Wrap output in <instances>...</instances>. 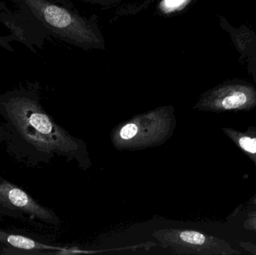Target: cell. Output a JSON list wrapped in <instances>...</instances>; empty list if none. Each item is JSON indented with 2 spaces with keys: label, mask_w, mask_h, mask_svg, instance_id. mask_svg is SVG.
<instances>
[{
  "label": "cell",
  "mask_w": 256,
  "mask_h": 255,
  "mask_svg": "<svg viewBox=\"0 0 256 255\" xmlns=\"http://www.w3.org/2000/svg\"><path fill=\"white\" fill-rule=\"evenodd\" d=\"M6 107L18 131L37 149L64 156L69 161L75 160L84 170L92 166L86 142L54 122L37 102L27 97H14Z\"/></svg>",
  "instance_id": "obj_1"
},
{
  "label": "cell",
  "mask_w": 256,
  "mask_h": 255,
  "mask_svg": "<svg viewBox=\"0 0 256 255\" xmlns=\"http://www.w3.org/2000/svg\"><path fill=\"white\" fill-rule=\"evenodd\" d=\"M32 14L54 35L85 50L106 49L98 25L72 7L50 0H25Z\"/></svg>",
  "instance_id": "obj_2"
},
{
  "label": "cell",
  "mask_w": 256,
  "mask_h": 255,
  "mask_svg": "<svg viewBox=\"0 0 256 255\" xmlns=\"http://www.w3.org/2000/svg\"><path fill=\"white\" fill-rule=\"evenodd\" d=\"M176 117L172 106H162L118 124L110 133L118 151H138L165 143L174 133Z\"/></svg>",
  "instance_id": "obj_3"
},
{
  "label": "cell",
  "mask_w": 256,
  "mask_h": 255,
  "mask_svg": "<svg viewBox=\"0 0 256 255\" xmlns=\"http://www.w3.org/2000/svg\"><path fill=\"white\" fill-rule=\"evenodd\" d=\"M152 238L162 248L173 254L196 255H242L231 244L218 237L198 231L184 229H162L155 231Z\"/></svg>",
  "instance_id": "obj_4"
},
{
  "label": "cell",
  "mask_w": 256,
  "mask_h": 255,
  "mask_svg": "<svg viewBox=\"0 0 256 255\" xmlns=\"http://www.w3.org/2000/svg\"><path fill=\"white\" fill-rule=\"evenodd\" d=\"M256 107V87L242 81L227 82L209 90L194 106L196 110L214 113L249 112Z\"/></svg>",
  "instance_id": "obj_5"
},
{
  "label": "cell",
  "mask_w": 256,
  "mask_h": 255,
  "mask_svg": "<svg viewBox=\"0 0 256 255\" xmlns=\"http://www.w3.org/2000/svg\"><path fill=\"white\" fill-rule=\"evenodd\" d=\"M0 202L7 206L32 214L46 223H58V217L54 213L40 206L24 190L6 181L0 183Z\"/></svg>",
  "instance_id": "obj_6"
},
{
  "label": "cell",
  "mask_w": 256,
  "mask_h": 255,
  "mask_svg": "<svg viewBox=\"0 0 256 255\" xmlns=\"http://www.w3.org/2000/svg\"><path fill=\"white\" fill-rule=\"evenodd\" d=\"M98 11H110L116 16L134 14L147 7L154 0H74Z\"/></svg>",
  "instance_id": "obj_7"
},
{
  "label": "cell",
  "mask_w": 256,
  "mask_h": 255,
  "mask_svg": "<svg viewBox=\"0 0 256 255\" xmlns=\"http://www.w3.org/2000/svg\"><path fill=\"white\" fill-rule=\"evenodd\" d=\"M222 131L254 162L256 167V126L248 127L246 130L224 127Z\"/></svg>",
  "instance_id": "obj_8"
},
{
  "label": "cell",
  "mask_w": 256,
  "mask_h": 255,
  "mask_svg": "<svg viewBox=\"0 0 256 255\" xmlns=\"http://www.w3.org/2000/svg\"><path fill=\"white\" fill-rule=\"evenodd\" d=\"M0 241L2 243H6L15 248L20 250H52V247L44 245L40 243L36 242L30 238L20 236V235H9L4 233L0 231Z\"/></svg>",
  "instance_id": "obj_9"
},
{
  "label": "cell",
  "mask_w": 256,
  "mask_h": 255,
  "mask_svg": "<svg viewBox=\"0 0 256 255\" xmlns=\"http://www.w3.org/2000/svg\"><path fill=\"white\" fill-rule=\"evenodd\" d=\"M192 0H161L158 5V11L164 15H172L182 11Z\"/></svg>",
  "instance_id": "obj_10"
},
{
  "label": "cell",
  "mask_w": 256,
  "mask_h": 255,
  "mask_svg": "<svg viewBox=\"0 0 256 255\" xmlns=\"http://www.w3.org/2000/svg\"><path fill=\"white\" fill-rule=\"evenodd\" d=\"M244 228L246 230L256 233V210L248 213L246 220L244 223ZM238 245L244 249L246 251L256 255V246L246 242H238Z\"/></svg>",
  "instance_id": "obj_11"
},
{
  "label": "cell",
  "mask_w": 256,
  "mask_h": 255,
  "mask_svg": "<svg viewBox=\"0 0 256 255\" xmlns=\"http://www.w3.org/2000/svg\"><path fill=\"white\" fill-rule=\"evenodd\" d=\"M248 204H249V205H252V206H256V195L249 201Z\"/></svg>",
  "instance_id": "obj_12"
}]
</instances>
